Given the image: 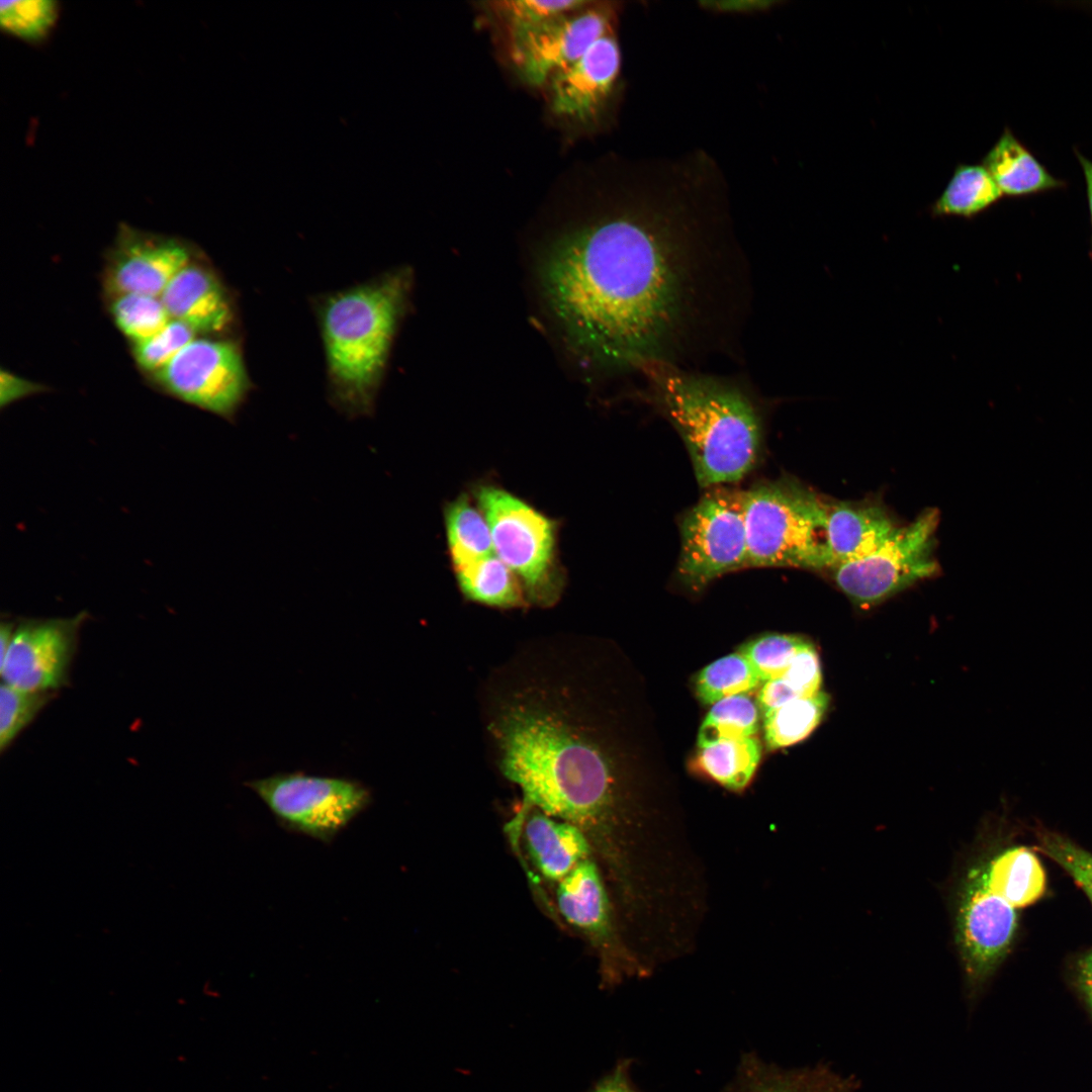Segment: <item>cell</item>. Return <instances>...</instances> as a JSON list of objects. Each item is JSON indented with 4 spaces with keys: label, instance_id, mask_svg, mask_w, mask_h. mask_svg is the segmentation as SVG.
<instances>
[{
    "label": "cell",
    "instance_id": "21",
    "mask_svg": "<svg viewBox=\"0 0 1092 1092\" xmlns=\"http://www.w3.org/2000/svg\"><path fill=\"white\" fill-rule=\"evenodd\" d=\"M987 888L1014 908L1038 900L1045 889V875L1039 859L1028 848H1008L981 867Z\"/></svg>",
    "mask_w": 1092,
    "mask_h": 1092
},
{
    "label": "cell",
    "instance_id": "29",
    "mask_svg": "<svg viewBox=\"0 0 1092 1092\" xmlns=\"http://www.w3.org/2000/svg\"><path fill=\"white\" fill-rule=\"evenodd\" d=\"M60 13V3L55 0L2 1L1 30L23 42L39 46L49 40Z\"/></svg>",
    "mask_w": 1092,
    "mask_h": 1092
},
{
    "label": "cell",
    "instance_id": "5",
    "mask_svg": "<svg viewBox=\"0 0 1092 1092\" xmlns=\"http://www.w3.org/2000/svg\"><path fill=\"white\" fill-rule=\"evenodd\" d=\"M826 505L791 477L743 491L748 566L828 569Z\"/></svg>",
    "mask_w": 1092,
    "mask_h": 1092
},
{
    "label": "cell",
    "instance_id": "7",
    "mask_svg": "<svg viewBox=\"0 0 1092 1092\" xmlns=\"http://www.w3.org/2000/svg\"><path fill=\"white\" fill-rule=\"evenodd\" d=\"M285 830L331 843L371 803L362 783L339 777L282 772L247 785Z\"/></svg>",
    "mask_w": 1092,
    "mask_h": 1092
},
{
    "label": "cell",
    "instance_id": "16",
    "mask_svg": "<svg viewBox=\"0 0 1092 1092\" xmlns=\"http://www.w3.org/2000/svg\"><path fill=\"white\" fill-rule=\"evenodd\" d=\"M897 528L887 510L879 504L827 499L825 534L828 569L872 553Z\"/></svg>",
    "mask_w": 1092,
    "mask_h": 1092
},
{
    "label": "cell",
    "instance_id": "28",
    "mask_svg": "<svg viewBox=\"0 0 1092 1092\" xmlns=\"http://www.w3.org/2000/svg\"><path fill=\"white\" fill-rule=\"evenodd\" d=\"M762 680L751 663L737 651L723 656L700 670L695 688L705 705L758 690Z\"/></svg>",
    "mask_w": 1092,
    "mask_h": 1092
},
{
    "label": "cell",
    "instance_id": "3",
    "mask_svg": "<svg viewBox=\"0 0 1092 1092\" xmlns=\"http://www.w3.org/2000/svg\"><path fill=\"white\" fill-rule=\"evenodd\" d=\"M641 372L650 380L655 404L682 439L702 487L741 480L761 450L759 414L736 386L652 364Z\"/></svg>",
    "mask_w": 1092,
    "mask_h": 1092
},
{
    "label": "cell",
    "instance_id": "31",
    "mask_svg": "<svg viewBox=\"0 0 1092 1092\" xmlns=\"http://www.w3.org/2000/svg\"><path fill=\"white\" fill-rule=\"evenodd\" d=\"M111 313L118 329L133 344L151 338L171 320L160 296L141 293L115 296Z\"/></svg>",
    "mask_w": 1092,
    "mask_h": 1092
},
{
    "label": "cell",
    "instance_id": "36",
    "mask_svg": "<svg viewBox=\"0 0 1092 1092\" xmlns=\"http://www.w3.org/2000/svg\"><path fill=\"white\" fill-rule=\"evenodd\" d=\"M781 678L799 698L812 697L822 691L820 656L811 641L796 654Z\"/></svg>",
    "mask_w": 1092,
    "mask_h": 1092
},
{
    "label": "cell",
    "instance_id": "8",
    "mask_svg": "<svg viewBox=\"0 0 1092 1092\" xmlns=\"http://www.w3.org/2000/svg\"><path fill=\"white\" fill-rule=\"evenodd\" d=\"M939 523L936 509L923 511L875 551L830 569L835 585L856 607L868 609L938 570L933 555Z\"/></svg>",
    "mask_w": 1092,
    "mask_h": 1092
},
{
    "label": "cell",
    "instance_id": "14",
    "mask_svg": "<svg viewBox=\"0 0 1092 1092\" xmlns=\"http://www.w3.org/2000/svg\"><path fill=\"white\" fill-rule=\"evenodd\" d=\"M621 68V49L613 30L549 79L552 111L581 123L598 121L615 98Z\"/></svg>",
    "mask_w": 1092,
    "mask_h": 1092
},
{
    "label": "cell",
    "instance_id": "24",
    "mask_svg": "<svg viewBox=\"0 0 1092 1092\" xmlns=\"http://www.w3.org/2000/svg\"><path fill=\"white\" fill-rule=\"evenodd\" d=\"M444 520L453 569L495 554L488 523L467 495L448 504Z\"/></svg>",
    "mask_w": 1092,
    "mask_h": 1092
},
{
    "label": "cell",
    "instance_id": "18",
    "mask_svg": "<svg viewBox=\"0 0 1092 1092\" xmlns=\"http://www.w3.org/2000/svg\"><path fill=\"white\" fill-rule=\"evenodd\" d=\"M524 833L529 854L539 872L559 882L589 857L582 829L570 822L530 809Z\"/></svg>",
    "mask_w": 1092,
    "mask_h": 1092
},
{
    "label": "cell",
    "instance_id": "23",
    "mask_svg": "<svg viewBox=\"0 0 1092 1092\" xmlns=\"http://www.w3.org/2000/svg\"><path fill=\"white\" fill-rule=\"evenodd\" d=\"M1002 195L982 164H959L930 210L934 216L971 218L997 202Z\"/></svg>",
    "mask_w": 1092,
    "mask_h": 1092
},
{
    "label": "cell",
    "instance_id": "42",
    "mask_svg": "<svg viewBox=\"0 0 1092 1092\" xmlns=\"http://www.w3.org/2000/svg\"><path fill=\"white\" fill-rule=\"evenodd\" d=\"M1075 154L1082 166L1085 177L1088 205L1092 223V162L1086 157H1084L1078 150H1075Z\"/></svg>",
    "mask_w": 1092,
    "mask_h": 1092
},
{
    "label": "cell",
    "instance_id": "1",
    "mask_svg": "<svg viewBox=\"0 0 1092 1092\" xmlns=\"http://www.w3.org/2000/svg\"><path fill=\"white\" fill-rule=\"evenodd\" d=\"M593 178L599 212L544 258L549 306L574 348L599 365H672L698 307V251L729 226L725 175L711 155L693 150L612 158Z\"/></svg>",
    "mask_w": 1092,
    "mask_h": 1092
},
{
    "label": "cell",
    "instance_id": "37",
    "mask_svg": "<svg viewBox=\"0 0 1092 1092\" xmlns=\"http://www.w3.org/2000/svg\"><path fill=\"white\" fill-rule=\"evenodd\" d=\"M851 1084L834 1074H823L800 1086L780 1087L758 1092H851Z\"/></svg>",
    "mask_w": 1092,
    "mask_h": 1092
},
{
    "label": "cell",
    "instance_id": "39",
    "mask_svg": "<svg viewBox=\"0 0 1092 1092\" xmlns=\"http://www.w3.org/2000/svg\"><path fill=\"white\" fill-rule=\"evenodd\" d=\"M778 2L764 0L708 1L702 2L705 10L722 13H751L770 9Z\"/></svg>",
    "mask_w": 1092,
    "mask_h": 1092
},
{
    "label": "cell",
    "instance_id": "6",
    "mask_svg": "<svg viewBox=\"0 0 1092 1092\" xmlns=\"http://www.w3.org/2000/svg\"><path fill=\"white\" fill-rule=\"evenodd\" d=\"M474 494L494 553L518 577L528 605L553 606L565 582L557 558L556 522L499 486L479 485Z\"/></svg>",
    "mask_w": 1092,
    "mask_h": 1092
},
{
    "label": "cell",
    "instance_id": "19",
    "mask_svg": "<svg viewBox=\"0 0 1092 1092\" xmlns=\"http://www.w3.org/2000/svg\"><path fill=\"white\" fill-rule=\"evenodd\" d=\"M556 901L561 915L570 924L600 940L611 939L607 892L598 867L589 857L559 881Z\"/></svg>",
    "mask_w": 1092,
    "mask_h": 1092
},
{
    "label": "cell",
    "instance_id": "13",
    "mask_svg": "<svg viewBox=\"0 0 1092 1092\" xmlns=\"http://www.w3.org/2000/svg\"><path fill=\"white\" fill-rule=\"evenodd\" d=\"M1015 909L987 888L981 867L969 873L957 917V939L971 984L983 982L1009 949L1017 926Z\"/></svg>",
    "mask_w": 1092,
    "mask_h": 1092
},
{
    "label": "cell",
    "instance_id": "17",
    "mask_svg": "<svg viewBox=\"0 0 1092 1092\" xmlns=\"http://www.w3.org/2000/svg\"><path fill=\"white\" fill-rule=\"evenodd\" d=\"M160 297L170 317L196 334L220 332L233 317L225 290L216 276L191 262L175 275Z\"/></svg>",
    "mask_w": 1092,
    "mask_h": 1092
},
{
    "label": "cell",
    "instance_id": "11",
    "mask_svg": "<svg viewBox=\"0 0 1092 1092\" xmlns=\"http://www.w3.org/2000/svg\"><path fill=\"white\" fill-rule=\"evenodd\" d=\"M86 613L72 618L24 620L15 626L0 664L2 682L22 691L50 693L64 686Z\"/></svg>",
    "mask_w": 1092,
    "mask_h": 1092
},
{
    "label": "cell",
    "instance_id": "43",
    "mask_svg": "<svg viewBox=\"0 0 1092 1092\" xmlns=\"http://www.w3.org/2000/svg\"><path fill=\"white\" fill-rule=\"evenodd\" d=\"M14 628H15V624L12 623V622H2L1 623V626H0V649H1L0 650V653H1L0 662H2L4 660V658H5L6 654H7V651L9 649V646H10V643H11V640H12V635H13V632H14Z\"/></svg>",
    "mask_w": 1092,
    "mask_h": 1092
},
{
    "label": "cell",
    "instance_id": "10",
    "mask_svg": "<svg viewBox=\"0 0 1092 1092\" xmlns=\"http://www.w3.org/2000/svg\"><path fill=\"white\" fill-rule=\"evenodd\" d=\"M155 375L171 395L229 419L250 386L240 349L224 340L194 339Z\"/></svg>",
    "mask_w": 1092,
    "mask_h": 1092
},
{
    "label": "cell",
    "instance_id": "34",
    "mask_svg": "<svg viewBox=\"0 0 1092 1092\" xmlns=\"http://www.w3.org/2000/svg\"><path fill=\"white\" fill-rule=\"evenodd\" d=\"M51 693H33L4 682L0 690V748L10 745L19 732L50 701Z\"/></svg>",
    "mask_w": 1092,
    "mask_h": 1092
},
{
    "label": "cell",
    "instance_id": "33",
    "mask_svg": "<svg viewBox=\"0 0 1092 1092\" xmlns=\"http://www.w3.org/2000/svg\"><path fill=\"white\" fill-rule=\"evenodd\" d=\"M196 333L187 325L171 318L157 334L133 344L136 363L155 374L165 368L187 345Z\"/></svg>",
    "mask_w": 1092,
    "mask_h": 1092
},
{
    "label": "cell",
    "instance_id": "27",
    "mask_svg": "<svg viewBox=\"0 0 1092 1092\" xmlns=\"http://www.w3.org/2000/svg\"><path fill=\"white\" fill-rule=\"evenodd\" d=\"M760 715L756 699L750 694L723 699L712 705L702 722L698 746L703 748L722 741L756 736Z\"/></svg>",
    "mask_w": 1092,
    "mask_h": 1092
},
{
    "label": "cell",
    "instance_id": "40",
    "mask_svg": "<svg viewBox=\"0 0 1092 1092\" xmlns=\"http://www.w3.org/2000/svg\"><path fill=\"white\" fill-rule=\"evenodd\" d=\"M1077 981L1087 1005L1092 1010V950L1078 962Z\"/></svg>",
    "mask_w": 1092,
    "mask_h": 1092
},
{
    "label": "cell",
    "instance_id": "20",
    "mask_svg": "<svg viewBox=\"0 0 1092 1092\" xmlns=\"http://www.w3.org/2000/svg\"><path fill=\"white\" fill-rule=\"evenodd\" d=\"M1003 195L1024 196L1066 186L1005 127L982 160Z\"/></svg>",
    "mask_w": 1092,
    "mask_h": 1092
},
{
    "label": "cell",
    "instance_id": "41",
    "mask_svg": "<svg viewBox=\"0 0 1092 1092\" xmlns=\"http://www.w3.org/2000/svg\"><path fill=\"white\" fill-rule=\"evenodd\" d=\"M592 1092H634L621 1070L604 1079Z\"/></svg>",
    "mask_w": 1092,
    "mask_h": 1092
},
{
    "label": "cell",
    "instance_id": "22",
    "mask_svg": "<svg viewBox=\"0 0 1092 1092\" xmlns=\"http://www.w3.org/2000/svg\"><path fill=\"white\" fill-rule=\"evenodd\" d=\"M454 573L470 601L502 609L528 606L518 577L495 554L454 568Z\"/></svg>",
    "mask_w": 1092,
    "mask_h": 1092
},
{
    "label": "cell",
    "instance_id": "30",
    "mask_svg": "<svg viewBox=\"0 0 1092 1092\" xmlns=\"http://www.w3.org/2000/svg\"><path fill=\"white\" fill-rule=\"evenodd\" d=\"M584 0H514L492 2L491 9L507 26L511 38L536 30L587 7Z\"/></svg>",
    "mask_w": 1092,
    "mask_h": 1092
},
{
    "label": "cell",
    "instance_id": "32",
    "mask_svg": "<svg viewBox=\"0 0 1092 1092\" xmlns=\"http://www.w3.org/2000/svg\"><path fill=\"white\" fill-rule=\"evenodd\" d=\"M809 641L800 635L768 633L743 643L737 652L751 663L763 682L781 677Z\"/></svg>",
    "mask_w": 1092,
    "mask_h": 1092
},
{
    "label": "cell",
    "instance_id": "26",
    "mask_svg": "<svg viewBox=\"0 0 1092 1092\" xmlns=\"http://www.w3.org/2000/svg\"><path fill=\"white\" fill-rule=\"evenodd\" d=\"M829 705V696L821 691L812 697L791 701L763 715L766 748L777 750L806 739L820 725Z\"/></svg>",
    "mask_w": 1092,
    "mask_h": 1092
},
{
    "label": "cell",
    "instance_id": "15",
    "mask_svg": "<svg viewBox=\"0 0 1092 1092\" xmlns=\"http://www.w3.org/2000/svg\"><path fill=\"white\" fill-rule=\"evenodd\" d=\"M189 263V250L179 240L122 226L107 269L106 284L114 296L127 293L161 296L175 275Z\"/></svg>",
    "mask_w": 1092,
    "mask_h": 1092
},
{
    "label": "cell",
    "instance_id": "12",
    "mask_svg": "<svg viewBox=\"0 0 1092 1092\" xmlns=\"http://www.w3.org/2000/svg\"><path fill=\"white\" fill-rule=\"evenodd\" d=\"M617 11L613 2L593 1L577 12L511 38L512 58L522 78L535 86L548 82L615 30Z\"/></svg>",
    "mask_w": 1092,
    "mask_h": 1092
},
{
    "label": "cell",
    "instance_id": "4",
    "mask_svg": "<svg viewBox=\"0 0 1092 1092\" xmlns=\"http://www.w3.org/2000/svg\"><path fill=\"white\" fill-rule=\"evenodd\" d=\"M397 271L329 297L321 325L329 374L349 413L371 411L408 291Z\"/></svg>",
    "mask_w": 1092,
    "mask_h": 1092
},
{
    "label": "cell",
    "instance_id": "25",
    "mask_svg": "<svg viewBox=\"0 0 1092 1092\" xmlns=\"http://www.w3.org/2000/svg\"><path fill=\"white\" fill-rule=\"evenodd\" d=\"M761 758L756 736L727 740L700 748L702 770L728 790L742 791L751 781Z\"/></svg>",
    "mask_w": 1092,
    "mask_h": 1092
},
{
    "label": "cell",
    "instance_id": "9",
    "mask_svg": "<svg viewBox=\"0 0 1092 1092\" xmlns=\"http://www.w3.org/2000/svg\"><path fill=\"white\" fill-rule=\"evenodd\" d=\"M679 580L700 590L714 579L748 566L743 491L716 486L680 521Z\"/></svg>",
    "mask_w": 1092,
    "mask_h": 1092
},
{
    "label": "cell",
    "instance_id": "38",
    "mask_svg": "<svg viewBox=\"0 0 1092 1092\" xmlns=\"http://www.w3.org/2000/svg\"><path fill=\"white\" fill-rule=\"evenodd\" d=\"M1 406L40 390V386L18 378L11 373H1Z\"/></svg>",
    "mask_w": 1092,
    "mask_h": 1092
},
{
    "label": "cell",
    "instance_id": "2",
    "mask_svg": "<svg viewBox=\"0 0 1092 1092\" xmlns=\"http://www.w3.org/2000/svg\"><path fill=\"white\" fill-rule=\"evenodd\" d=\"M574 651L525 656L499 677L487 730L524 809L608 827L618 807L616 756L597 721Z\"/></svg>",
    "mask_w": 1092,
    "mask_h": 1092
},
{
    "label": "cell",
    "instance_id": "35",
    "mask_svg": "<svg viewBox=\"0 0 1092 1092\" xmlns=\"http://www.w3.org/2000/svg\"><path fill=\"white\" fill-rule=\"evenodd\" d=\"M1039 849L1061 866L1092 902V853L1055 833L1041 836Z\"/></svg>",
    "mask_w": 1092,
    "mask_h": 1092
}]
</instances>
